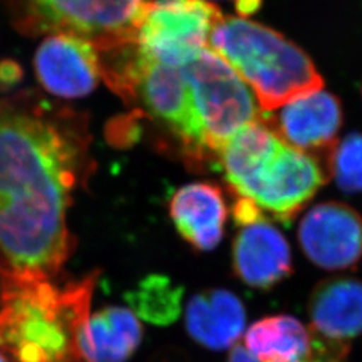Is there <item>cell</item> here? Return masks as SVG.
<instances>
[{
  "label": "cell",
  "mask_w": 362,
  "mask_h": 362,
  "mask_svg": "<svg viewBox=\"0 0 362 362\" xmlns=\"http://www.w3.org/2000/svg\"><path fill=\"white\" fill-rule=\"evenodd\" d=\"M89 169L76 113L31 93L0 98V275L59 272L74 247L67 211Z\"/></svg>",
  "instance_id": "6da1fadb"
},
{
  "label": "cell",
  "mask_w": 362,
  "mask_h": 362,
  "mask_svg": "<svg viewBox=\"0 0 362 362\" xmlns=\"http://www.w3.org/2000/svg\"><path fill=\"white\" fill-rule=\"evenodd\" d=\"M97 274L52 278L0 275V350L13 362H83L79 329L89 320Z\"/></svg>",
  "instance_id": "7a4b0ae2"
},
{
  "label": "cell",
  "mask_w": 362,
  "mask_h": 362,
  "mask_svg": "<svg viewBox=\"0 0 362 362\" xmlns=\"http://www.w3.org/2000/svg\"><path fill=\"white\" fill-rule=\"evenodd\" d=\"M208 43L252 88L264 112L324 88V79L306 52L257 22L223 16Z\"/></svg>",
  "instance_id": "3957f363"
},
{
  "label": "cell",
  "mask_w": 362,
  "mask_h": 362,
  "mask_svg": "<svg viewBox=\"0 0 362 362\" xmlns=\"http://www.w3.org/2000/svg\"><path fill=\"white\" fill-rule=\"evenodd\" d=\"M15 30L27 37L70 34L95 50L136 39L151 0H0Z\"/></svg>",
  "instance_id": "277c9868"
},
{
  "label": "cell",
  "mask_w": 362,
  "mask_h": 362,
  "mask_svg": "<svg viewBox=\"0 0 362 362\" xmlns=\"http://www.w3.org/2000/svg\"><path fill=\"white\" fill-rule=\"evenodd\" d=\"M181 69L207 155H218L235 133L262 118L246 82L218 54L206 49Z\"/></svg>",
  "instance_id": "5b68a950"
},
{
  "label": "cell",
  "mask_w": 362,
  "mask_h": 362,
  "mask_svg": "<svg viewBox=\"0 0 362 362\" xmlns=\"http://www.w3.org/2000/svg\"><path fill=\"white\" fill-rule=\"evenodd\" d=\"M221 19L219 8L203 0L148 1L136 40L148 59L181 69L207 49L211 31Z\"/></svg>",
  "instance_id": "8992f818"
},
{
  "label": "cell",
  "mask_w": 362,
  "mask_h": 362,
  "mask_svg": "<svg viewBox=\"0 0 362 362\" xmlns=\"http://www.w3.org/2000/svg\"><path fill=\"white\" fill-rule=\"evenodd\" d=\"M324 165L313 156L285 143L259 172L243 194L276 219H294L329 180Z\"/></svg>",
  "instance_id": "52a82bcc"
},
{
  "label": "cell",
  "mask_w": 362,
  "mask_h": 362,
  "mask_svg": "<svg viewBox=\"0 0 362 362\" xmlns=\"http://www.w3.org/2000/svg\"><path fill=\"white\" fill-rule=\"evenodd\" d=\"M262 119L282 143L315 157L330 176V156L344 122L342 106L336 95L311 91L281 106L275 115H263Z\"/></svg>",
  "instance_id": "ba28073f"
},
{
  "label": "cell",
  "mask_w": 362,
  "mask_h": 362,
  "mask_svg": "<svg viewBox=\"0 0 362 362\" xmlns=\"http://www.w3.org/2000/svg\"><path fill=\"white\" fill-rule=\"evenodd\" d=\"M298 239L318 267L330 272L353 269L362 259V216L344 203L317 204L300 221Z\"/></svg>",
  "instance_id": "9c48e42d"
},
{
  "label": "cell",
  "mask_w": 362,
  "mask_h": 362,
  "mask_svg": "<svg viewBox=\"0 0 362 362\" xmlns=\"http://www.w3.org/2000/svg\"><path fill=\"white\" fill-rule=\"evenodd\" d=\"M313 354L344 357L349 341L362 333V282L327 278L315 286L309 302Z\"/></svg>",
  "instance_id": "30bf717a"
},
{
  "label": "cell",
  "mask_w": 362,
  "mask_h": 362,
  "mask_svg": "<svg viewBox=\"0 0 362 362\" xmlns=\"http://www.w3.org/2000/svg\"><path fill=\"white\" fill-rule=\"evenodd\" d=\"M180 139L197 160L207 157L194 117L191 93L182 69L148 59L137 86V98Z\"/></svg>",
  "instance_id": "8fae6325"
},
{
  "label": "cell",
  "mask_w": 362,
  "mask_h": 362,
  "mask_svg": "<svg viewBox=\"0 0 362 362\" xmlns=\"http://www.w3.org/2000/svg\"><path fill=\"white\" fill-rule=\"evenodd\" d=\"M34 66L43 89L61 98L88 95L101 78L94 46L70 34H50L43 39Z\"/></svg>",
  "instance_id": "7c38bea8"
},
{
  "label": "cell",
  "mask_w": 362,
  "mask_h": 362,
  "mask_svg": "<svg viewBox=\"0 0 362 362\" xmlns=\"http://www.w3.org/2000/svg\"><path fill=\"white\" fill-rule=\"evenodd\" d=\"M233 269L248 286L272 288L293 270L285 236L266 218L240 227L233 250Z\"/></svg>",
  "instance_id": "4fadbf2b"
},
{
  "label": "cell",
  "mask_w": 362,
  "mask_h": 362,
  "mask_svg": "<svg viewBox=\"0 0 362 362\" xmlns=\"http://www.w3.org/2000/svg\"><path fill=\"white\" fill-rule=\"evenodd\" d=\"M169 212L177 231L194 248L209 251L219 245L227 220L219 187L211 182L181 187L169 203Z\"/></svg>",
  "instance_id": "5bb4252c"
},
{
  "label": "cell",
  "mask_w": 362,
  "mask_h": 362,
  "mask_svg": "<svg viewBox=\"0 0 362 362\" xmlns=\"http://www.w3.org/2000/svg\"><path fill=\"white\" fill-rule=\"evenodd\" d=\"M143 329L134 313L110 306L97 311L82 325L77 344L86 362H125L139 348Z\"/></svg>",
  "instance_id": "9a60e30c"
},
{
  "label": "cell",
  "mask_w": 362,
  "mask_h": 362,
  "mask_svg": "<svg viewBox=\"0 0 362 362\" xmlns=\"http://www.w3.org/2000/svg\"><path fill=\"white\" fill-rule=\"evenodd\" d=\"M187 329L208 349L223 350L242 336L246 311L240 299L227 290H208L194 296L187 306Z\"/></svg>",
  "instance_id": "2e32d148"
},
{
  "label": "cell",
  "mask_w": 362,
  "mask_h": 362,
  "mask_svg": "<svg viewBox=\"0 0 362 362\" xmlns=\"http://www.w3.org/2000/svg\"><path fill=\"white\" fill-rule=\"evenodd\" d=\"M279 137L260 118L235 133L218 153L219 164L238 196L255 180L282 146Z\"/></svg>",
  "instance_id": "e0dca14e"
},
{
  "label": "cell",
  "mask_w": 362,
  "mask_h": 362,
  "mask_svg": "<svg viewBox=\"0 0 362 362\" xmlns=\"http://www.w3.org/2000/svg\"><path fill=\"white\" fill-rule=\"evenodd\" d=\"M246 346L262 362H306L313 356L310 332L290 315L266 317L251 325Z\"/></svg>",
  "instance_id": "ac0fdd59"
},
{
  "label": "cell",
  "mask_w": 362,
  "mask_h": 362,
  "mask_svg": "<svg viewBox=\"0 0 362 362\" xmlns=\"http://www.w3.org/2000/svg\"><path fill=\"white\" fill-rule=\"evenodd\" d=\"M182 287L173 285L164 275H149L127 296L130 306L145 321L172 324L180 314Z\"/></svg>",
  "instance_id": "d6986e66"
},
{
  "label": "cell",
  "mask_w": 362,
  "mask_h": 362,
  "mask_svg": "<svg viewBox=\"0 0 362 362\" xmlns=\"http://www.w3.org/2000/svg\"><path fill=\"white\" fill-rule=\"evenodd\" d=\"M330 177L349 194L362 192V134L351 133L338 141L330 156Z\"/></svg>",
  "instance_id": "ffe728a7"
},
{
  "label": "cell",
  "mask_w": 362,
  "mask_h": 362,
  "mask_svg": "<svg viewBox=\"0 0 362 362\" xmlns=\"http://www.w3.org/2000/svg\"><path fill=\"white\" fill-rule=\"evenodd\" d=\"M137 121L134 119V117H119L116 121L112 122L110 130H109V137L112 141L124 144L133 143V139L137 137L139 128H137Z\"/></svg>",
  "instance_id": "44dd1931"
},
{
  "label": "cell",
  "mask_w": 362,
  "mask_h": 362,
  "mask_svg": "<svg viewBox=\"0 0 362 362\" xmlns=\"http://www.w3.org/2000/svg\"><path fill=\"white\" fill-rule=\"evenodd\" d=\"M23 70L18 62L13 59L0 61V91L13 90L22 81Z\"/></svg>",
  "instance_id": "7402d4cb"
},
{
  "label": "cell",
  "mask_w": 362,
  "mask_h": 362,
  "mask_svg": "<svg viewBox=\"0 0 362 362\" xmlns=\"http://www.w3.org/2000/svg\"><path fill=\"white\" fill-rule=\"evenodd\" d=\"M228 362H262L258 360L250 350H247L243 346H235L231 354H230V360Z\"/></svg>",
  "instance_id": "603a6c76"
},
{
  "label": "cell",
  "mask_w": 362,
  "mask_h": 362,
  "mask_svg": "<svg viewBox=\"0 0 362 362\" xmlns=\"http://www.w3.org/2000/svg\"><path fill=\"white\" fill-rule=\"evenodd\" d=\"M236 4H238V11L240 13V16H248L258 11L262 0H238Z\"/></svg>",
  "instance_id": "cb8c5ba5"
},
{
  "label": "cell",
  "mask_w": 362,
  "mask_h": 362,
  "mask_svg": "<svg viewBox=\"0 0 362 362\" xmlns=\"http://www.w3.org/2000/svg\"><path fill=\"white\" fill-rule=\"evenodd\" d=\"M306 362H339L337 358L333 357H327V356H322V354H313L310 357V360H308Z\"/></svg>",
  "instance_id": "d4e9b609"
},
{
  "label": "cell",
  "mask_w": 362,
  "mask_h": 362,
  "mask_svg": "<svg viewBox=\"0 0 362 362\" xmlns=\"http://www.w3.org/2000/svg\"><path fill=\"white\" fill-rule=\"evenodd\" d=\"M0 362H8V358H7V356L0 350Z\"/></svg>",
  "instance_id": "484cf974"
}]
</instances>
